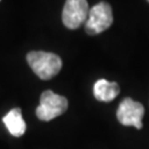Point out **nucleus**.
<instances>
[{"label": "nucleus", "mask_w": 149, "mask_h": 149, "mask_svg": "<svg viewBox=\"0 0 149 149\" xmlns=\"http://www.w3.org/2000/svg\"><path fill=\"white\" fill-rule=\"evenodd\" d=\"M28 64L41 80H50L62 69V60L58 54L44 51H31L27 55Z\"/></svg>", "instance_id": "1"}, {"label": "nucleus", "mask_w": 149, "mask_h": 149, "mask_svg": "<svg viewBox=\"0 0 149 149\" xmlns=\"http://www.w3.org/2000/svg\"><path fill=\"white\" fill-rule=\"evenodd\" d=\"M68 100L52 91H44L40 97V105L37 107V117L40 120L49 122L62 115L68 109Z\"/></svg>", "instance_id": "2"}, {"label": "nucleus", "mask_w": 149, "mask_h": 149, "mask_svg": "<svg viewBox=\"0 0 149 149\" xmlns=\"http://www.w3.org/2000/svg\"><path fill=\"white\" fill-rule=\"evenodd\" d=\"M112 7L107 2H100L90 9L88 18L85 22V31L87 34L95 36L107 30L113 23Z\"/></svg>", "instance_id": "3"}, {"label": "nucleus", "mask_w": 149, "mask_h": 149, "mask_svg": "<svg viewBox=\"0 0 149 149\" xmlns=\"http://www.w3.org/2000/svg\"><path fill=\"white\" fill-rule=\"evenodd\" d=\"M90 13L86 0H66L62 12V21L69 29H77L85 23Z\"/></svg>", "instance_id": "4"}, {"label": "nucleus", "mask_w": 149, "mask_h": 149, "mask_svg": "<svg viewBox=\"0 0 149 149\" xmlns=\"http://www.w3.org/2000/svg\"><path fill=\"white\" fill-rule=\"evenodd\" d=\"M144 114V106L138 102L127 97L119 104L116 115L118 122L124 126H134L137 129H141Z\"/></svg>", "instance_id": "5"}, {"label": "nucleus", "mask_w": 149, "mask_h": 149, "mask_svg": "<svg viewBox=\"0 0 149 149\" xmlns=\"http://www.w3.org/2000/svg\"><path fill=\"white\" fill-rule=\"evenodd\" d=\"M2 122L6 125L9 133L15 136V137H21L23 134L26 133L27 125L23 120L20 108H12L10 112L6 116H3Z\"/></svg>", "instance_id": "6"}, {"label": "nucleus", "mask_w": 149, "mask_h": 149, "mask_svg": "<svg viewBox=\"0 0 149 149\" xmlns=\"http://www.w3.org/2000/svg\"><path fill=\"white\" fill-rule=\"evenodd\" d=\"M119 85L116 82H108L105 79H101L94 84V96L97 101L111 102L119 94Z\"/></svg>", "instance_id": "7"}, {"label": "nucleus", "mask_w": 149, "mask_h": 149, "mask_svg": "<svg viewBox=\"0 0 149 149\" xmlns=\"http://www.w3.org/2000/svg\"><path fill=\"white\" fill-rule=\"evenodd\" d=\"M147 1H148V2H149V0H147Z\"/></svg>", "instance_id": "8"}]
</instances>
